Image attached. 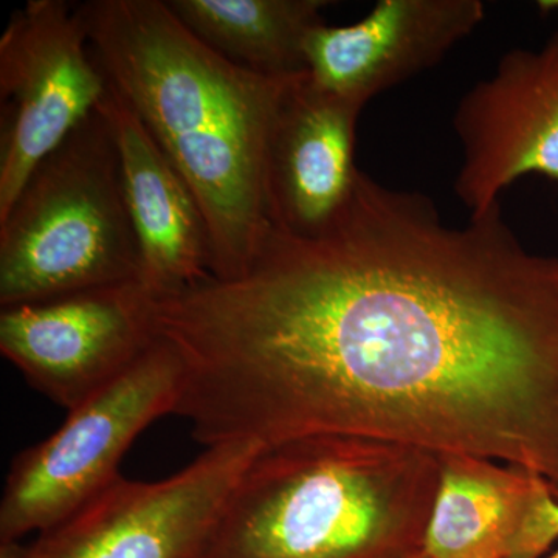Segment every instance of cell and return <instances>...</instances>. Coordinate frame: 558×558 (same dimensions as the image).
Wrapping results in <instances>:
<instances>
[{
  "mask_svg": "<svg viewBox=\"0 0 558 558\" xmlns=\"http://www.w3.org/2000/svg\"><path fill=\"white\" fill-rule=\"evenodd\" d=\"M174 414L205 447L359 436L531 470L558 488V258L501 207L450 226L357 171L318 233L154 301Z\"/></svg>",
  "mask_w": 558,
  "mask_h": 558,
  "instance_id": "6da1fadb",
  "label": "cell"
},
{
  "mask_svg": "<svg viewBox=\"0 0 558 558\" xmlns=\"http://www.w3.org/2000/svg\"><path fill=\"white\" fill-rule=\"evenodd\" d=\"M95 61L199 204L211 277L247 267L269 236L267 159L290 83L205 46L161 0L76 7Z\"/></svg>",
  "mask_w": 558,
  "mask_h": 558,
  "instance_id": "7a4b0ae2",
  "label": "cell"
},
{
  "mask_svg": "<svg viewBox=\"0 0 558 558\" xmlns=\"http://www.w3.org/2000/svg\"><path fill=\"white\" fill-rule=\"evenodd\" d=\"M440 459L359 438L306 436L263 447L201 558H410L421 553Z\"/></svg>",
  "mask_w": 558,
  "mask_h": 558,
  "instance_id": "3957f363",
  "label": "cell"
},
{
  "mask_svg": "<svg viewBox=\"0 0 558 558\" xmlns=\"http://www.w3.org/2000/svg\"><path fill=\"white\" fill-rule=\"evenodd\" d=\"M140 281L119 143L98 106L0 218V306Z\"/></svg>",
  "mask_w": 558,
  "mask_h": 558,
  "instance_id": "277c9868",
  "label": "cell"
},
{
  "mask_svg": "<svg viewBox=\"0 0 558 558\" xmlns=\"http://www.w3.org/2000/svg\"><path fill=\"white\" fill-rule=\"evenodd\" d=\"M179 389V360L157 339L131 368L70 410L50 438L11 464L0 542L49 531L116 483L134 440L157 418L174 414Z\"/></svg>",
  "mask_w": 558,
  "mask_h": 558,
  "instance_id": "5b68a950",
  "label": "cell"
},
{
  "mask_svg": "<svg viewBox=\"0 0 558 558\" xmlns=\"http://www.w3.org/2000/svg\"><path fill=\"white\" fill-rule=\"evenodd\" d=\"M109 92L78 10L28 0L0 38V218Z\"/></svg>",
  "mask_w": 558,
  "mask_h": 558,
  "instance_id": "8992f818",
  "label": "cell"
},
{
  "mask_svg": "<svg viewBox=\"0 0 558 558\" xmlns=\"http://www.w3.org/2000/svg\"><path fill=\"white\" fill-rule=\"evenodd\" d=\"M258 444L205 447L170 478L120 476L89 505L43 532L27 558H201Z\"/></svg>",
  "mask_w": 558,
  "mask_h": 558,
  "instance_id": "52a82bcc",
  "label": "cell"
},
{
  "mask_svg": "<svg viewBox=\"0 0 558 558\" xmlns=\"http://www.w3.org/2000/svg\"><path fill=\"white\" fill-rule=\"evenodd\" d=\"M156 341L154 296L140 281L0 312L3 357L68 411L120 377Z\"/></svg>",
  "mask_w": 558,
  "mask_h": 558,
  "instance_id": "ba28073f",
  "label": "cell"
},
{
  "mask_svg": "<svg viewBox=\"0 0 558 558\" xmlns=\"http://www.w3.org/2000/svg\"><path fill=\"white\" fill-rule=\"evenodd\" d=\"M453 126L462 156L454 194L470 216L498 207L524 175L558 180V32L539 49L502 54L459 101Z\"/></svg>",
  "mask_w": 558,
  "mask_h": 558,
  "instance_id": "9c48e42d",
  "label": "cell"
},
{
  "mask_svg": "<svg viewBox=\"0 0 558 558\" xmlns=\"http://www.w3.org/2000/svg\"><path fill=\"white\" fill-rule=\"evenodd\" d=\"M484 16L480 0H380L355 24L314 28L304 50L306 73L318 89L363 109L439 64Z\"/></svg>",
  "mask_w": 558,
  "mask_h": 558,
  "instance_id": "30bf717a",
  "label": "cell"
},
{
  "mask_svg": "<svg viewBox=\"0 0 558 558\" xmlns=\"http://www.w3.org/2000/svg\"><path fill=\"white\" fill-rule=\"evenodd\" d=\"M427 558H538L558 538L554 487L531 470L444 454Z\"/></svg>",
  "mask_w": 558,
  "mask_h": 558,
  "instance_id": "8fae6325",
  "label": "cell"
},
{
  "mask_svg": "<svg viewBox=\"0 0 558 558\" xmlns=\"http://www.w3.org/2000/svg\"><path fill=\"white\" fill-rule=\"evenodd\" d=\"M362 108L318 89L301 73L279 106L267 159L275 229L318 233L343 208L354 185L355 130Z\"/></svg>",
  "mask_w": 558,
  "mask_h": 558,
  "instance_id": "7c38bea8",
  "label": "cell"
},
{
  "mask_svg": "<svg viewBox=\"0 0 558 558\" xmlns=\"http://www.w3.org/2000/svg\"><path fill=\"white\" fill-rule=\"evenodd\" d=\"M119 143L124 193L140 252V282L154 300L211 277L204 215L185 180L128 102L109 86L101 102Z\"/></svg>",
  "mask_w": 558,
  "mask_h": 558,
  "instance_id": "4fadbf2b",
  "label": "cell"
},
{
  "mask_svg": "<svg viewBox=\"0 0 558 558\" xmlns=\"http://www.w3.org/2000/svg\"><path fill=\"white\" fill-rule=\"evenodd\" d=\"M205 46L240 68L275 78L306 72V43L325 22L326 0H168Z\"/></svg>",
  "mask_w": 558,
  "mask_h": 558,
  "instance_id": "5bb4252c",
  "label": "cell"
},
{
  "mask_svg": "<svg viewBox=\"0 0 558 558\" xmlns=\"http://www.w3.org/2000/svg\"><path fill=\"white\" fill-rule=\"evenodd\" d=\"M28 546L20 539H3L0 542V558H27Z\"/></svg>",
  "mask_w": 558,
  "mask_h": 558,
  "instance_id": "9a60e30c",
  "label": "cell"
},
{
  "mask_svg": "<svg viewBox=\"0 0 558 558\" xmlns=\"http://www.w3.org/2000/svg\"><path fill=\"white\" fill-rule=\"evenodd\" d=\"M410 558H427V557H425V554L422 553V550H421V553H417L416 556H413V557H410Z\"/></svg>",
  "mask_w": 558,
  "mask_h": 558,
  "instance_id": "2e32d148",
  "label": "cell"
},
{
  "mask_svg": "<svg viewBox=\"0 0 558 558\" xmlns=\"http://www.w3.org/2000/svg\"><path fill=\"white\" fill-rule=\"evenodd\" d=\"M550 558H558V550H557V553H556V554H554V556H553V557H550Z\"/></svg>",
  "mask_w": 558,
  "mask_h": 558,
  "instance_id": "e0dca14e",
  "label": "cell"
}]
</instances>
